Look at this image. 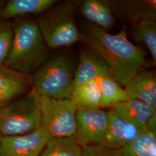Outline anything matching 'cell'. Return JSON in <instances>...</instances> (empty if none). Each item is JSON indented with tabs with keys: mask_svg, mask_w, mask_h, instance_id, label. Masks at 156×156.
<instances>
[{
	"mask_svg": "<svg viewBox=\"0 0 156 156\" xmlns=\"http://www.w3.org/2000/svg\"><path fill=\"white\" fill-rule=\"evenodd\" d=\"M40 96L33 89L0 108V133L15 136L31 133L41 126Z\"/></svg>",
	"mask_w": 156,
	"mask_h": 156,
	"instance_id": "4",
	"label": "cell"
},
{
	"mask_svg": "<svg viewBox=\"0 0 156 156\" xmlns=\"http://www.w3.org/2000/svg\"><path fill=\"white\" fill-rule=\"evenodd\" d=\"M84 16L91 23L107 31L114 26L115 20L109 2L100 0H85L80 2Z\"/></svg>",
	"mask_w": 156,
	"mask_h": 156,
	"instance_id": "16",
	"label": "cell"
},
{
	"mask_svg": "<svg viewBox=\"0 0 156 156\" xmlns=\"http://www.w3.org/2000/svg\"><path fill=\"white\" fill-rule=\"evenodd\" d=\"M104 76L113 77L111 69L105 60L90 48L83 50L74 73V87Z\"/></svg>",
	"mask_w": 156,
	"mask_h": 156,
	"instance_id": "10",
	"label": "cell"
},
{
	"mask_svg": "<svg viewBox=\"0 0 156 156\" xmlns=\"http://www.w3.org/2000/svg\"><path fill=\"white\" fill-rule=\"evenodd\" d=\"M108 124L102 145L120 150L132 142L144 129L109 109L107 111Z\"/></svg>",
	"mask_w": 156,
	"mask_h": 156,
	"instance_id": "9",
	"label": "cell"
},
{
	"mask_svg": "<svg viewBox=\"0 0 156 156\" xmlns=\"http://www.w3.org/2000/svg\"><path fill=\"white\" fill-rule=\"evenodd\" d=\"M41 127L51 138L73 136L76 128L77 108L71 98H39Z\"/></svg>",
	"mask_w": 156,
	"mask_h": 156,
	"instance_id": "6",
	"label": "cell"
},
{
	"mask_svg": "<svg viewBox=\"0 0 156 156\" xmlns=\"http://www.w3.org/2000/svg\"><path fill=\"white\" fill-rule=\"evenodd\" d=\"M6 2V1H4V0H0V13H1V12L2 11L4 6L5 5Z\"/></svg>",
	"mask_w": 156,
	"mask_h": 156,
	"instance_id": "25",
	"label": "cell"
},
{
	"mask_svg": "<svg viewBox=\"0 0 156 156\" xmlns=\"http://www.w3.org/2000/svg\"><path fill=\"white\" fill-rule=\"evenodd\" d=\"M82 156H122L120 150L107 147L104 145H94L83 147Z\"/></svg>",
	"mask_w": 156,
	"mask_h": 156,
	"instance_id": "23",
	"label": "cell"
},
{
	"mask_svg": "<svg viewBox=\"0 0 156 156\" xmlns=\"http://www.w3.org/2000/svg\"><path fill=\"white\" fill-rule=\"evenodd\" d=\"M82 149L73 136L55 137L48 140L39 156H82Z\"/></svg>",
	"mask_w": 156,
	"mask_h": 156,
	"instance_id": "21",
	"label": "cell"
},
{
	"mask_svg": "<svg viewBox=\"0 0 156 156\" xmlns=\"http://www.w3.org/2000/svg\"><path fill=\"white\" fill-rule=\"evenodd\" d=\"M50 138L41 126L28 134L2 136L0 156H39Z\"/></svg>",
	"mask_w": 156,
	"mask_h": 156,
	"instance_id": "8",
	"label": "cell"
},
{
	"mask_svg": "<svg viewBox=\"0 0 156 156\" xmlns=\"http://www.w3.org/2000/svg\"><path fill=\"white\" fill-rule=\"evenodd\" d=\"M81 35L82 42L105 60L120 85L126 86L145 64L144 51L129 41L124 30L111 34L90 23Z\"/></svg>",
	"mask_w": 156,
	"mask_h": 156,
	"instance_id": "1",
	"label": "cell"
},
{
	"mask_svg": "<svg viewBox=\"0 0 156 156\" xmlns=\"http://www.w3.org/2000/svg\"><path fill=\"white\" fill-rule=\"evenodd\" d=\"M13 26L11 48L4 66L30 76L48 60V51L37 23L17 22Z\"/></svg>",
	"mask_w": 156,
	"mask_h": 156,
	"instance_id": "2",
	"label": "cell"
},
{
	"mask_svg": "<svg viewBox=\"0 0 156 156\" xmlns=\"http://www.w3.org/2000/svg\"><path fill=\"white\" fill-rule=\"evenodd\" d=\"M37 24L46 45L58 48L82 42L75 19V5L67 1L55 4L38 19Z\"/></svg>",
	"mask_w": 156,
	"mask_h": 156,
	"instance_id": "3",
	"label": "cell"
},
{
	"mask_svg": "<svg viewBox=\"0 0 156 156\" xmlns=\"http://www.w3.org/2000/svg\"><path fill=\"white\" fill-rule=\"evenodd\" d=\"M71 99L78 110L102 109L101 95L97 79L75 86Z\"/></svg>",
	"mask_w": 156,
	"mask_h": 156,
	"instance_id": "17",
	"label": "cell"
},
{
	"mask_svg": "<svg viewBox=\"0 0 156 156\" xmlns=\"http://www.w3.org/2000/svg\"><path fill=\"white\" fill-rule=\"evenodd\" d=\"M108 124V113L104 109H79L76 115V128L73 137L82 148L102 145Z\"/></svg>",
	"mask_w": 156,
	"mask_h": 156,
	"instance_id": "7",
	"label": "cell"
},
{
	"mask_svg": "<svg viewBox=\"0 0 156 156\" xmlns=\"http://www.w3.org/2000/svg\"><path fill=\"white\" fill-rule=\"evenodd\" d=\"M13 38V24L0 20V67L4 65L11 48Z\"/></svg>",
	"mask_w": 156,
	"mask_h": 156,
	"instance_id": "22",
	"label": "cell"
},
{
	"mask_svg": "<svg viewBox=\"0 0 156 156\" xmlns=\"http://www.w3.org/2000/svg\"><path fill=\"white\" fill-rule=\"evenodd\" d=\"M1 137H2V135L0 133V147H1Z\"/></svg>",
	"mask_w": 156,
	"mask_h": 156,
	"instance_id": "26",
	"label": "cell"
},
{
	"mask_svg": "<svg viewBox=\"0 0 156 156\" xmlns=\"http://www.w3.org/2000/svg\"><path fill=\"white\" fill-rule=\"evenodd\" d=\"M109 109L118 116L142 128H147L149 119L156 111V109L136 99H129L112 106Z\"/></svg>",
	"mask_w": 156,
	"mask_h": 156,
	"instance_id": "14",
	"label": "cell"
},
{
	"mask_svg": "<svg viewBox=\"0 0 156 156\" xmlns=\"http://www.w3.org/2000/svg\"><path fill=\"white\" fill-rule=\"evenodd\" d=\"M74 73L73 64L66 56L53 57L34 73L33 89L40 97L57 100L71 98Z\"/></svg>",
	"mask_w": 156,
	"mask_h": 156,
	"instance_id": "5",
	"label": "cell"
},
{
	"mask_svg": "<svg viewBox=\"0 0 156 156\" xmlns=\"http://www.w3.org/2000/svg\"><path fill=\"white\" fill-rule=\"evenodd\" d=\"M31 83L30 76L0 67V108L26 94Z\"/></svg>",
	"mask_w": 156,
	"mask_h": 156,
	"instance_id": "11",
	"label": "cell"
},
{
	"mask_svg": "<svg viewBox=\"0 0 156 156\" xmlns=\"http://www.w3.org/2000/svg\"><path fill=\"white\" fill-rule=\"evenodd\" d=\"M120 151L122 156H156V133L145 129Z\"/></svg>",
	"mask_w": 156,
	"mask_h": 156,
	"instance_id": "20",
	"label": "cell"
},
{
	"mask_svg": "<svg viewBox=\"0 0 156 156\" xmlns=\"http://www.w3.org/2000/svg\"><path fill=\"white\" fill-rule=\"evenodd\" d=\"M57 3L56 0H10L6 2L0 20L6 21L29 14H43Z\"/></svg>",
	"mask_w": 156,
	"mask_h": 156,
	"instance_id": "13",
	"label": "cell"
},
{
	"mask_svg": "<svg viewBox=\"0 0 156 156\" xmlns=\"http://www.w3.org/2000/svg\"><path fill=\"white\" fill-rule=\"evenodd\" d=\"M125 86L129 99L138 100L156 109V76L153 71L138 73Z\"/></svg>",
	"mask_w": 156,
	"mask_h": 156,
	"instance_id": "12",
	"label": "cell"
},
{
	"mask_svg": "<svg viewBox=\"0 0 156 156\" xmlns=\"http://www.w3.org/2000/svg\"><path fill=\"white\" fill-rule=\"evenodd\" d=\"M147 128L151 131L156 133V111L149 119L147 124Z\"/></svg>",
	"mask_w": 156,
	"mask_h": 156,
	"instance_id": "24",
	"label": "cell"
},
{
	"mask_svg": "<svg viewBox=\"0 0 156 156\" xmlns=\"http://www.w3.org/2000/svg\"><path fill=\"white\" fill-rule=\"evenodd\" d=\"M100 90L102 108H111L116 104L129 100L126 90L123 89L115 78L109 76L97 79Z\"/></svg>",
	"mask_w": 156,
	"mask_h": 156,
	"instance_id": "18",
	"label": "cell"
},
{
	"mask_svg": "<svg viewBox=\"0 0 156 156\" xmlns=\"http://www.w3.org/2000/svg\"><path fill=\"white\" fill-rule=\"evenodd\" d=\"M116 11L133 23L144 17L156 19V1H117L109 2Z\"/></svg>",
	"mask_w": 156,
	"mask_h": 156,
	"instance_id": "15",
	"label": "cell"
},
{
	"mask_svg": "<svg viewBox=\"0 0 156 156\" xmlns=\"http://www.w3.org/2000/svg\"><path fill=\"white\" fill-rule=\"evenodd\" d=\"M156 19L144 17L132 24V34L137 42L146 45L156 62Z\"/></svg>",
	"mask_w": 156,
	"mask_h": 156,
	"instance_id": "19",
	"label": "cell"
}]
</instances>
